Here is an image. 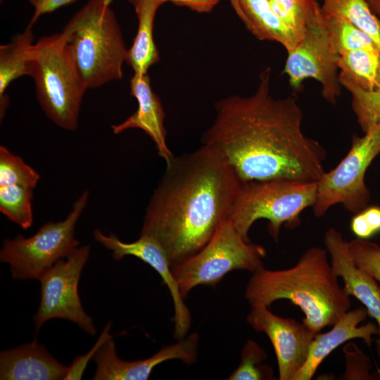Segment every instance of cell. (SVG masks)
<instances>
[{"label":"cell","mask_w":380,"mask_h":380,"mask_svg":"<svg viewBox=\"0 0 380 380\" xmlns=\"http://www.w3.org/2000/svg\"><path fill=\"white\" fill-rule=\"evenodd\" d=\"M89 251V245L77 248L40 278L41 299L33 317L37 332L47 321L61 318L72 322L89 335H95L93 319L84 310L78 293L80 275Z\"/></svg>","instance_id":"11"},{"label":"cell","mask_w":380,"mask_h":380,"mask_svg":"<svg viewBox=\"0 0 380 380\" xmlns=\"http://www.w3.org/2000/svg\"><path fill=\"white\" fill-rule=\"evenodd\" d=\"M338 77L367 91L380 88V50L359 49L339 56Z\"/></svg>","instance_id":"22"},{"label":"cell","mask_w":380,"mask_h":380,"mask_svg":"<svg viewBox=\"0 0 380 380\" xmlns=\"http://www.w3.org/2000/svg\"><path fill=\"white\" fill-rule=\"evenodd\" d=\"M134 6L138 30L133 44L127 50L126 62L136 74H146L148 68L159 61L153 29L156 13L164 0H129Z\"/></svg>","instance_id":"20"},{"label":"cell","mask_w":380,"mask_h":380,"mask_svg":"<svg viewBox=\"0 0 380 380\" xmlns=\"http://www.w3.org/2000/svg\"><path fill=\"white\" fill-rule=\"evenodd\" d=\"M33 34L27 27L9 43L0 46V112L4 117L8 103L5 91L10 83L23 75L31 76Z\"/></svg>","instance_id":"21"},{"label":"cell","mask_w":380,"mask_h":380,"mask_svg":"<svg viewBox=\"0 0 380 380\" xmlns=\"http://www.w3.org/2000/svg\"><path fill=\"white\" fill-rule=\"evenodd\" d=\"M75 1L77 0H29L34 7V11L27 27L32 28L34 23L42 15L54 11Z\"/></svg>","instance_id":"34"},{"label":"cell","mask_w":380,"mask_h":380,"mask_svg":"<svg viewBox=\"0 0 380 380\" xmlns=\"http://www.w3.org/2000/svg\"><path fill=\"white\" fill-rule=\"evenodd\" d=\"M88 198L85 190L64 220L46 222L30 237L18 234L13 239L3 241L0 260L9 265L13 279L39 280L58 261L67 258L78 248L75 228Z\"/></svg>","instance_id":"8"},{"label":"cell","mask_w":380,"mask_h":380,"mask_svg":"<svg viewBox=\"0 0 380 380\" xmlns=\"http://www.w3.org/2000/svg\"><path fill=\"white\" fill-rule=\"evenodd\" d=\"M348 250L355 265L380 284V245L356 238L348 241Z\"/></svg>","instance_id":"30"},{"label":"cell","mask_w":380,"mask_h":380,"mask_svg":"<svg viewBox=\"0 0 380 380\" xmlns=\"http://www.w3.org/2000/svg\"><path fill=\"white\" fill-rule=\"evenodd\" d=\"M246 29L258 39L280 44L287 52L297 42L272 8L269 0H228Z\"/></svg>","instance_id":"19"},{"label":"cell","mask_w":380,"mask_h":380,"mask_svg":"<svg viewBox=\"0 0 380 380\" xmlns=\"http://www.w3.org/2000/svg\"><path fill=\"white\" fill-rule=\"evenodd\" d=\"M39 175L4 146H0V186L17 184L34 189Z\"/></svg>","instance_id":"29"},{"label":"cell","mask_w":380,"mask_h":380,"mask_svg":"<svg viewBox=\"0 0 380 380\" xmlns=\"http://www.w3.org/2000/svg\"><path fill=\"white\" fill-rule=\"evenodd\" d=\"M112 0H89L61 33L86 89L122 77L127 49Z\"/></svg>","instance_id":"4"},{"label":"cell","mask_w":380,"mask_h":380,"mask_svg":"<svg viewBox=\"0 0 380 380\" xmlns=\"http://www.w3.org/2000/svg\"><path fill=\"white\" fill-rule=\"evenodd\" d=\"M321 11L327 16H338L369 35L380 49V19L367 0H319Z\"/></svg>","instance_id":"23"},{"label":"cell","mask_w":380,"mask_h":380,"mask_svg":"<svg viewBox=\"0 0 380 380\" xmlns=\"http://www.w3.org/2000/svg\"><path fill=\"white\" fill-rule=\"evenodd\" d=\"M271 68L264 69L251 96H230L215 104V118L201 141L225 158L242 182L297 179L318 182L327 151L301 129L296 96L271 94Z\"/></svg>","instance_id":"1"},{"label":"cell","mask_w":380,"mask_h":380,"mask_svg":"<svg viewBox=\"0 0 380 380\" xmlns=\"http://www.w3.org/2000/svg\"><path fill=\"white\" fill-rule=\"evenodd\" d=\"M330 262L336 275L342 279L348 294L355 297L374 319L379 330L376 351L380 363V284L369 274L358 267L348 250V241L335 228L328 229L324 237Z\"/></svg>","instance_id":"15"},{"label":"cell","mask_w":380,"mask_h":380,"mask_svg":"<svg viewBox=\"0 0 380 380\" xmlns=\"http://www.w3.org/2000/svg\"><path fill=\"white\" fill-rule=\"evenodd\" d=\"M368 316L364 306L347 311L331 327V329L325 332H318L312 340L307 359L296 374L293 380H310L323 360L337 347L346 341L361 338L370 346L373 336L379 333L376 323L368 322L365 324H359Z\"/></svg>","instance_id":"16"},{"label":"cell","mask_w":380,"mask_h":380,"mask_svg":"<svg viewBox=\"0 0 380 380\" xmlns=\"http://www.w3.org/2000/svg\"><path fill=\"white\" fill-rule=\"evenodd\" d=\"M112 322H109L102 331L99 339L92 347V348L85 355L77 356L72 365L69 366L68 372L64 380H79L82 378L83 373L87 366L89 360L92 359L99 348L112 335L109 334L111 329Z\"/></svg>","instance_id":"33"},{"label":"cell","mask_w":380,"mask_h":380,"mask_svg":"<svg viewBox=\"0 0 380 380\" xmlns=\"http://www.w3.org/2000/svg\"><path fill=\"white\" fill-rule=\"evenodd\" d=\"M68 369L36 340L0 353L1 380H61Z\"/></svg>","instance_id":"18"},{"label":"cell","mask_w":380,"mask_h":380,"mask_svg":"<svg viewBox=\"0 0 380 380\" xmlns=\"http://www.w3.org/2000/svg\"><path fill=\"white\" fill-rule=\"evenodd\" d=\"M272 10L289 29L297 44L310 20L320 11L319 0H269Z\"/></svg>","instance_id":"24"},{"label":"cell","mask_w":380,"mask_h":380,"mask_svg":"<svg viewBox=\"0 0 380 380\" xmlns=\"http://www.w3.org/2000/svg\"><path fill=\"white\" fill-rule=\"evenodd\" d=\"M95 240L106 248L112 251L115 260L125 256L132 255L149 265L162 278L170 293L174 304V336L177 339L184 337L191 326V314L184 302L176 279L172 274V265L161 246L152 237L140 234L135 241H122L113 234H104L100 229L94 232Z\"/></svg>","instance_id":"14"},{"label":"cell","mask_w":380,"mask_h":380,"mask_svg":"<svg viewBox=\"0 0 380 380\" xmlns=\"http://www.w3.org/2000/svg\"><path fill=\"white\" fill-rule=\"evenodd\" d=\"M130 88L132 95L137 101L138 108L122 123L112 125L113 132L120 134L132 128L142 129L153 140L158 154L167 164L174 155L166 142L165 114L159 97L151 88L148 74L134 73L130 80Z\"/></svg>","instance_id":"17"},{"label":"cell","mask_w":380,"mask_h":380,"mask_svg":"<svg viewBox=\"0 0 380 380\" xmlns=\"http://www.w3.org/2000/svg\"><path fill=\"white\" fill-rule=\"evenodd\" d=\"M246 320L255 331L265 334L270 340L277 357L279 379L293 380L304 365L318 332L303 322L279 317L262 305H252Z\"/></svg>","instance_id":"12"},{"label":"cell","mask_w":380,"mask_h":380,"mask_svg":"<svg viewBox=\"0 0 380 380\" xmlns=\"http://www.w3.org/2000/svg\"><path fill=\"white\" fill-rule=\"evenodd\" d=\"M339 81L350 93L352 109L362 131L365 133L370 127L380 125V88L367 91L348 80L339 78Z\"/></svg>","instance_id":"27"},{"label":"cell","mask_w":380,"mask_h":380,"mask_svg":"<svg viewBox=\"0 0 380 380\" xmlns=\"http://www.w3.org/2000/svg\"><path fill=\"white\" fill-rule=\"evenodd\" d=\"M33 189L17 184L0 186V211L23 229L33 223Z\"/></svg>","instance_id":"26"},{"label":"cell","mask_w":380,"mask_h":380,"mask_svg":"<svg viewBox=\"0 0 380 380\" xmlns=\"http://www.w3.org/2000/svg\"><path fill=\"white\" fill-rule=\"evenodd\" d=\"M165 1H174L175 2H178L179 3H183V4H188L189 5L191 6H194L196 4V0H165Z\"/></svg>","instance_id":"36"},{"label":"cell","mask_w":380,"mask_h":380,"mask_svg":"<svg viewBox=\"0 0 380 380\" xmlns=\"http://www.w3.org/2000/svg\"><path fill=\"white\" fill-rule=\"evenodd\" d=\"M350 229L357 238L367 239L380 232V207L371 206L352 218Z\"/></svg>","instance_id":"32"},{"label":"cell","mask_w":380,"mask_h":380,"mask_svg":"<svg viewBox=\"0 0 380 380\" xmlns=\"http://www.w3.org/2000/svg\"><path fill=\"white\" fill-rule=\"evenodd\" d=\"M266 253L262 246L245 239L227 219L198 253L172 266V271L185 298L195 286H215L233 270L254 272L264 267Z\"/></svg>","instance_id":"7"},{"label":"cell","mask_w":380,"mask_h":380,"mask_svg":"<svg viewBox=\"0 0 380 380\" xmlns=\"http://www.w3.org/2000/svg\"><path fill=\"white\" fill-rule=\"evenodd\" d=\"M241 183L210 146L174 156L150 199L141 234L161 246L172 267L185 261L229 218Z\"/></svg>","instance_id":"2"},{"label":"cell","mask_w":380,"mask_h":380,"mask_svg":"<svg viewBox=\"0 0 380 380\" xmlns=\"http://www.w3.org/2000/svg\"><path fill=\"white\" fill-rule=\"evenodd\" d=\"M198 339V334L193 333L162 348L148 358L128 361L117 355L112 336L99 348L92 358L96 365L92 379L146 380L153 368L165 361L179 360L190 365L197 359Z\"/></svg>","instance_id":"13"},{"label":"cell","mask_w":380,"mask_h":380,"mask_svg":"<svg viewBox=\"0 0 380 380\" xmlns=\"http://www.w3.org/2000/svg\"><path fill=\"white\" fill-rule=\"evenodd\" d=\"M317 196V182L270 179L242 182L229 216L239 232L249 239L248 232L260 219L268 221L267 229L277 241L281 226L294 229L300 215L312 207Z\"/></svg>","instance_id":"5"},{"label":"cell","mask_w":380,"mask_h":380,"mask_svg":"<svg viewBox=\"0 0 380 380\" xmlns=\"http://www.w3.org/2000/svg\"><path fill=\"white\" fill-rule=\"evenodd\" d=\"M267 359L265 350L255 341L248 339L241 354V362L227 378L229 380H269L273 379L271 367L262 365Z\"/></svg>","instance_id":"28"},{"label":"cell","mask_w":380,"mask_h":380,"mask_svg":"<svg viewBox=\"0 0 380 380\" xmlns=\"http://www.w3.org/2000/svg\"><path fill=\"white\" fill-rule=\"evenodd\" d=\"M31 57V77L43 110L58 126L75 129L87 89L61 34L40 38L32 48Z\"/></svg>","instance_id":"6"},{"label":"cell","mask_w":380,"mask_h":380,"mask_svg":"<svg viewBox=\"0 0 380 380\" xmlns=\"http://www.w3.org/2000/svg\"><path fill=\"white\" fill-rule=\"evenodd\" d=\"M245 298L251 306L269 308L278 300H289L304 314L303 322L316 332L332 326L351 306L327 249L317 246L308 248L291 268L271 270L262 267L253 272Z\"/></svg>","instance_id":"3"},{"label":"cell","mask_w":380,"mask_h":380,"mask_svg":"<svg viewBox=\"0 0 380 380\" xmlns=\"http://www.w3.org/2000/svg\"><path fill=\"white\" fill-rule=\"evenodd\" d=\"M323 16L333 47L339 56L359 49L380 50L369 35L348 20L338 16Z\"/></svg>","instance_id":"25"},{"label":"cell","mask_w":380,"mask_h":380,"mask_svg":"<svg viewBox=\"0 0 380 380\" xmlns=\"http://www.w3.org/2000/svg\"><path fill=\"white\" fill-rule=\"evenodd\" d=\"M346 357L343 380L380 379V372H371L370 358L353 343H347L343 348Z\"/></svg>","instance_id":"31"},{"label":"cell","mask_w":380,"mask_h":380,"mask_svg":"<svg viewBox=\"0 0 380 380\" xmlns=\"http://www.w3.org/2000/svg\"><path fill=\"white\" fill-rule=\"evenodd\" d=\"M372 11L379 17L380 19V0H367Z\"/></svg>","instance_id":"35"},{"label":"cell","mask_w":380,"mask_h":380,"mask_svg":"<svg viewBox=\"0 0 380 380\" xmlns=\"http://www.w3.org/2000/svg\"><path fill=\"white\" fill-rule=\"evenodd\" d=\"M379 153L380 125L370 127L362 137L354 134L346 156L317 182L314 215L322 217L336 204L355 215L365 209L371 198L365 174Z\"/></svg>","instance_id":"9"},{"label":"cell","mask_w":380,"mask_h":380,"mask_svg":"<svg viewBox=\"0 0 380 380\" xmlns=\"http://www.w3.org/2000/svg\"><path fill=\"white\" fill-rule=\"evenodd\" d=\"M287 53L284 72L291 87L298 89L306 79H315L321 84L323 98L335 105L341 94L340 56L331 44L321 8L308 23L302 39Z\"/></svg>","instance_id":"10"}]
</instances>
